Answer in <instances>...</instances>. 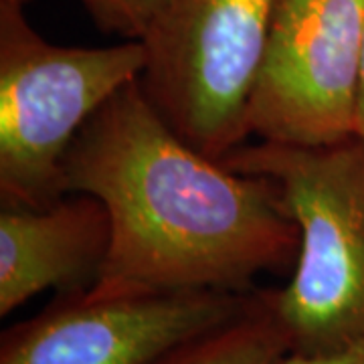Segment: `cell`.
Returning <instances> with one entry per match:
<instances>
[{"label": "cell", "mask_w": 364, "mask_h": 364, "mask_svg": "<svg viewBox=\"0 0 364 364\" xmlns=\"http://www.w3.org/2000/svg\"><path fill=\"white\" fill-rule=\"evenodd\" d=\"M63 193L95 196L109 215L93 296L247 291L298 255V227L275 184L186 142L140 81L79 132L63 160Z\"/></svg>", "instance_id": "6da1fadb"}, {"label": "cell", "mask_w": 364, "mask_h": 364, "mask_svg": "<svg viewBox=\"0 0 364 364\" xmlns=\"http://www.w3.org/2000/svg\"><path fill=\"white\" fill-rule=\"evenodd\" d=\"M275 184L298 227L294 272L269 301L289 350L324 352L364 340V142L289 146L257 140L223 158Z\"/></svg>", "instance_id": "7a4b0ae2"}, {"label": "cell", "mask_w": 364, "mask_h": 364, "mask_svg": "<svg viewBox=\"0 0 364 364\" xmlns=\"http://www.w3.org/2000/svg\"><path fill=\"white\" fill-rule=\"evenodd\" d=\"M142 41L109 47L49 43L25 9L0 4V195L2 205L61 198L63 160L77 134L117 91L140 81Z\"/></svg>", "instance_id": "3957f363"}, {"label": "cell", "mask_w": 364, "mask_h": 364, "mask_svg": "<svg viewBox=\"0 0 364 364\" xmlns=\"http://www.w3.org/2000/svg\"><path fill=\"white\" fill-rule=\"evenodd\" d=\"M275 0H178L146 41V95L174 130L207 156L245 142Z\"/></svg>", "instance_id": "277c9868"}, {"label": "cell", "mask_w": 364, "mask_h": 364, "mask_svg": "<svg viewBox=\"0 0 364 364\" xmlns=\"http://www.w3.org/2000/svg\"><path fill=\"white\" fill-rule=\"evenodd\" d=\"M363 47L364 0H275L247 136L289 146L352 138Z\"/></svg>", "instance_id": "5b68a950"}, {"label": "cell", "mask_w": 364, "mask_h": 364, "mask_svg": "<svg viewBox=\"0 0 364 364\" xmlns=\"http://www.w3.org/2000/svg\"><path fill=\"white\" fill-rule=\"evenodd\" d=\"M259 294L182 289L93 296L69 291L0 340V364H150L231 322Z\"/></svg>", "instance_id": "8992f818"}, {"label": "cell", "mask_w": 364, "mask_h": 364, "mask_svg": "<svg viewBox=\"0 0 364 364\" xmlns=\"http://www.w3.org/2000/svg\"><path fill=\"white\" fill-rule=\"evenodd\" d=\"M109 215L95 196L67 193L43 207L0 210V316L47 289L93 286L109 249Z\"/></svg>", "instance_id": "52a82bcc"}, {"label": "cell", "mask_w": 364, "mask_h": 364, "mask_svg": "<svg viewBox=\"0 0 364 364\" xmlns=\"http://www.w3.org/2000/svg\"><path fill=\"white\" fill-rule=\"evenodd\" d=\"M287 352L289 342L273 312L269 291H259L251 310L150 364H277Z\"/></svg>", "instance_id": "ba28073f"}, {"label": "cell", "mask_w": 364, "mask_h": 364, "mask_svg": "<svg viewBox=\"0 0 364 364\" xmlns=\"http://www.w3.org/2000/svg\"><path fill=\"white\" fill-rule=\"evenodd\" d=\"M104 31L124 41L150 39L178 0H79Z\"/></svg>", "instance_id": "9c48e42d"}, {"label": "cell", "mask_w": 364, "mask_h": 364, "mask_svg": "<svg viewBox=\"0 0 364 364\" xmlns=\"http://www.w3.org/2000/svg\"><path fill=\"white\" fill-rule=\"evenodd\" d=\"M277 364H364V340L324 352L289 350Z\"/></svg>", "instance_id": "30bf717a"}, {"label": "cell", "mask_w": 364, "mask_h": 364, "mask_svg": "<svg viewBox=\"0 0 364 364\" xmlns=\"http://www.w3.org/2000/svg\"><path fill=\"white\" fill-rule=\"evenodd\" d=\"M354 136L364 142V47L356 83V105H354Z\"/></svg>", "instance_id": "8fae6325"}, {"label": "cell", "mask_w": 364, "mask_h": 364, "mask_svg": "<svg viewBox=\"0 0 364 364\" xmlns=\"http://www.w3.org/2000/svg\"><path fill=\"white\" fill-rule=\"evenodd\" d=\"M28 2L31 0H0V4H4V6H18V9H25Z\"/></svg>", "instance_id": "7c38bea8"}]
</instances>
